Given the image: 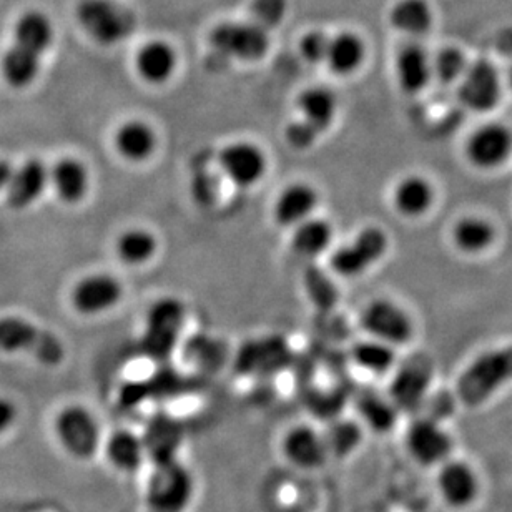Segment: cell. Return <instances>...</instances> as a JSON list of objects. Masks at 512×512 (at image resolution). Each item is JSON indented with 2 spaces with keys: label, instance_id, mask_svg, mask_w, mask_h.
Listing matches in <instances>:
<instances>
[{
  "label": "cell",
  "instance_id": "1",
  "mask_svg": "<svg viewBox=\"0 0 512 512\" xmlns=\"http://www.w3.org/2000/svg\"><path fill=\"white\" fill-rule=\"evenodd\" d=\"M52 24L40 12H27L15 25L14 45L5 54L2 74L14 89H25L39 75L40 57L52 44Z\"/></svg>",
  "mask_w": 512,
  "mask_h": 512
},
{
  "label": "cell",
  "instance_id": "2",
  "mask_svg": "<svg viewBox=\"0 0 512 512\" xmlns=\"http://www.w3.org/2000/svg\"><path fill=\"white\" fill-rule=\"evenodd\" d=\"M509 381H512V346L476 358L459 378L458 396L466 406L474 408L488 401Z\"/></svg>",
  "mask_w": 512,
  "mask_h": 512
},
{
  "label": "cell",
  "instance_id": "3",
  "mask_svg": "<svg viewBox=\"0 0 512 512\" xmlns=\"http://www.w3.org/2000/svg\"><path fill=\"white\" fill-rule=\"evenodd\" d=\"M0 351L27 353L47 366L59 365L65 356L59 336L17 316L0 320Z\"/></svg>",
  "mask_w": 512,
  "mask_h": 512
},
{
  "label": "cell",
  "instance_id": "4",
  "mask_svg": "<svg viewBox=\"0 0 512 512\" xmlns=\"http://www.w3.org/2000/svg\"><path fill=\"white\" fill-rule=\"evenodd\" d=\"M77 20L102 45H115L135 29V15L115 0H80Z\"/></svg>",
  "mask_w": 512,
  "mask_h": 512
},
{
  "label": "cell",
  "instance_id": "5",
  "mask_svg": "<svg viewBox=\"0 0 512 512\" xmlns=\"http://www.w3.org/2000/svg\"><path fill=\"white\" fill-rule=\"evenodd\" d=\"M55 434L65 453L79 461L94 458L102 446L99 421L80 404H70L60 411L55 419Z\"/></svg>",
  "mask_w": 512,
  "mask_h": 512
},
{
  "label": "cell",
  "instance_id": "6",
  "mask_svg": "<svg viewBox=\"0 0 512 512\" xmlns=\"http://www.w3.org/2000/svg\"><path fill=\"white\" fill-rule=\"evenodd\" d=\"M388 237L381 228H365L353 242L338 248L330 258L331 270L345 278H355L383 258Z\"/></svg>",
  "mask_w": 512,
  "mask_h": 512
},
{
  "label": "cell",
  "instance_id": "7",
  "mask_svg": "<svg viewBox=\"0 0 512 512\" xmlns=\"http://www.w3.org/2000/svg\"><path fill=\"white\" fill-rule=\"evenodd\" d=\"M210 44L223 57L258 60L266 54L268 32L253 22H225L213 29Z\"/></svg>",
  "mask_w": 512,
  "mask_h": 512
},
{
  "label": "cell",
  "instance_id": "8",
  "mask_svg": "<svg viewBox=\"0 0 512 512\" xmlns=\"http://www.w3.org/2000/svg\"><path fill=\"white\" fill-rule=\"evenodd\" d=\"M459 100L473 112H489L501 99V79L498 69L488 60L468 64L459 80Z\"/></svg>",
  "mask_w": 512,
  "mask_h": 512
},
{
  "label": "cell",
  "instance_id": "9",
  "mask_svg": "<svg viewBox=\"0 0 512 512\" xmlns=\"http://www.w3.org/2000/svg\"><path fill=\"white\" fill-rule=\"evenodd\" d=\"M361 326L386 345H404L413 336V323L403 308L388 300H376L361 313Z\"/></svg>",
  "mask_w": 512,
  "mask_h": 512
},
{
  "label": "cell",
  "instance_id": "10",
  "mask_svg": "<svg viewBox=\"0 0 512 512\" xmlns=\"http://www.w3.org/2000/svg\"><path fill=\"white\" fill-rule=\"evenodd\" d=\"M218 165L225 177L237 187L250 188L265 177L268 160L263 150L252 142H233L218 155Z\"/></svg>",
  "mask_w": 512,
  "mask_h": 512
},
{
  "label": "cell",
  "instance_id": "11",
  "mask_svg": "<svg viewBox=\"0 0 512 512\" xmlns=\"http://www.w3.org/2000/svg\"><path fill=\"white\" fill-rule=\"evenodd\" d=\"M124 296V286L115 276L94 273L85 276L72 290V305L80 315H102L119 305Z\"/></svg>",
  "mask_w": 512,
  "mask_h": 512
},
{
  "label": "cell",
  "instance_id": "12",
  "mask_svg": "<svg viewBox=\"0 0 512 512\" xmlns=\"http://www.w3.org/2000/svg\"><path fill=\"white\" fill-rule=\"evenodd\" d=\"M409 454L421 466H438L448 461L453 451V441L436 421L416 419L406 433Z\"/></svg>",
  "mask_w": 512,
  "mask_h": 512
},
{
  "label": "cell",
  "instance_id": "13",
  "mask_svg": "<svg viewBox=\"0 0 512 512\" xmlns=\"http://www.w3.org/2000/svg\"><path fill=\"white\" fill-rule=\"evenodd\" d=\"M192 481L185 469L173 461L158 463L148 496L158 511L178 512L187 506Z\"/></svg>",
  "mask_w": 512,
  "mask_h": 512
},
{
  "label": "cell",
  "instance_id": "14",
  "mask_svg": "<svg viewBox=\"0 0 512 512\" xmlns=\"http://www.w3.org/2000/svg\"><path fill=\"white\" fill-rule=\"evenodd\" d=\"M438 491L449 508L466 509L478 499V474L463 461H446L439 468Z\"/></svg>",
  "mask_w": 512,
  "mask_h": 512
},
{
  "label": "cell",
  "instance_id": "15",
  "mask_svg": "<svg viewBox=\"0 0 512 512\" xmlns=\"http://www.w3.org/2000/svg\"><path fill=\"white\" fill-rule=\"evenodd\" d=\"M512 152V132L503 124L478 128L469 138L466 153L479 168L499 167Z\"/></svg>",
  "mask_w": 512,
  "mask_h": 512
},
{
  "label": "cell",
  "instance_id": "16",
  "mask_svg": "<svg viewBox=\"0 0 512 512\" xmlns=\"http://www.w3.org/2000/svg\"><path fill=\"white\" fill-rule=\"evenodd\" d=\"M431 383V363L424 358H411L391 383V403L396 408L413 409L421 404Z\"/></svg>",
  "mask_w": 512,
  "mask_h": 512
},
{
  "label": "cell",
  "instance_id": "17",
  "mask_svg": "<svg viewBox=\"0 0 512 512\" xmlns=\"http://www.w3.org/2000/svg\"><path fill=\"white\" fill-rule=\"evenodd\" d=\"M283 454L293 466L300 469H316L328 458L323 434L311 426L291 428L281 443Z\"/></svg>",
  "mask_w": 512,
  "mask_h": 512
},
{
  "label": "cell",
  "instance_id": "18",
  "mask_svg": "<svg viewBox=\"0 0 512 512\" xmlns=\"http://www.w3.org/2000/svg\"><path fill=\"white\" fill-rule=\"evenodd\" d=\"M318 207V192L308 183H291L278 195L273 208L280 227L295 228L311 218Z\"/></svg>",
  "mask_w": 512,
  "mask_h": 512
},
{
  "label": "cell",
  "instance_id": "19",
  "mask_svg": "<svg viewBox=\"0 0 512 512\" xmlns=\"http://www.w3.org/2000/svg\"><path fill=\"white\" fill-rule=\"evenodd\" d=\"M49 183V170L39 160L25 162L19 170H14L7 185V203L14 210H25L34 205Z\"/></svg>",
  "mask_w": 512,
  "mask_h": 512
},
{
  "label": "cell",
  "instance_id": "20",
  "mask_svg": "<svg viewBox=\"0 0 512 512\" xmlns=\"http://www.w3.org/2000/svg\"><path fill=\"white\" fill-rule=\"evenodd\" d=\"M396 77L404 92L416 94L429 84L433 77L431 57L418 42H409L396 55Z\"/></svg>",
  "mask_w": 512,
  "mask_h": 512
},
{
  "label": "cell",
  "instance_id": "21",
  "mask_svg": "<svg viewBox=\"0 0 512 512\" xmlns=\"http://www.w3.org/2000/svg\"><path fill=\"white\" fill-rule=\"evenodd\" d=\"M49 182L54 185L60 200L69 205L82 202L90 188L89 168L77 158H62L49 172Z\"/></svg>",
  "mask_w": 512,
  "mask_h": 512
},
{
  "label": "cell",
  "instance_id": "22",
  "mask_svg": "<svg viewBox=\"0 0 512 512\" xmlns=\"http://www.w3.org/2000/svg\"><path fill=\"white\" fill-rule=\"evenodd\" d=\"M105 456L115 471L124 474L138 473L148 456L145 439L128 429H119L107 439Z\"/></svg>",
  "mask_w": 512,
  "mask_h": 512
},
{
  "label": "cell",
  "instance_id": "23",
  "mask_svg": "<svg viewBox=\"0 0 512 512\" xmlns=\"http://www.w3.org/2000/svg\"><path fill=\"white\" fill-rule=\"evenodd\" d=\"M115 148L127 162L142 163L152 157L157 148V133L142 120H130L115 132Z\"/></svg>",
  "mask_w": 512,
  "mask_h": 512
},
{
  "label": "cell",
  "instance_id": "24",
  "mask_svg": "<svg viewBox=\"0 0 512 512\" xmlns=\"http://www.w3.org/2000/svg\"><path fill=\"white\" fill-rule=\"evenodd\" d=\"M177 65V57L170 45L160 40L142 47L137 55L138 74L150 84H163L172 77Z\"/></svg>",
  "mask_w": 512,
  "mask_h": 512
},
{
  "label": "cell",
  "instance_id": "25",
  "mask_svg": "<svg viewBox=\"0 0 512 512\" xmlns=\"http://www.w3.org/2000/svg\"><path fill=\"white\" fill-rule=\"evenodd\" d=\"M298 109L303 115V122L323 133L331 127L336 115V97L326 87H311L298 99Z\"/></svg>",
  "mask_w": 512,
  "mask_h": 512
},
{
  "label": "cell",
  "instance_id": "26",
  "mask_svg": "<svg viewBox=\"0 0 512 512\" xmlns=\"http://www.w3.org/2000/svg\"><path fill=\"white\" fill-rule=\"evenodd\" d=\"M365 60V44L356 34L343 32L328 45V54L325 62L330 65L331 72L338 75H350L360 69Z\"/></svg>",
  "mask_w": 512,
  "mask_h": 512
},
{
  "label": "cell",
  "instance_id": "27",
  "mask_svg": "<svg viewBox=\"0 0 512 512\" xmlns=\"http://www.w3.org/2000/svg\"><path fill=\"white\" fill-rule=\"evenodd\" d=\"M394 207L406 217H419L428 212L434 200V190L428 180L406 177L394 188Z\"/></svg>",
  "mask_w": 512,
  "mask_h": 512
},
{
  "label": "cell",
  "instance_id": "28",
  "mask_svg": "<svg viewBox=\"0 0 512 512\" xmlns=\"http://www.w3.org/2000/svg\"><path fill=\"white\" fill-rule=\"evenodd\" d=\"M434 14L426 0H399L391 9V24L409 37H421L433 27Z\"/></svg>",
  "mask_w": 512,
  "mask_h": 512
},
{
  "label": "cell",
  "instance_id": "29",
  "mask_svg": "<svg viewBox=\"0 0 512 512\" xmlns=\"http://www.w3.org/2000/svg\"><path fill=\"white\" fill-rule=\"evenodd\" d=\"M158 250V240L145 228H128L115 242V252L125 265L140 266L152 260Z\"/></svg>",
  "mask_w": 512,
  "mask_h": 512
},
{
  "label": "cell",
  "instance_id": "30",
  "mask_svg": "<svg viewBox=\"0 0 512 512\" xmlns=\"http://www.w3.org/2000/svg\"><path fill=\"white\" fill-rule=\"evenodd\" d=\"M333 228L323 218H308L295 227L291 248L300 256H318L330 248Z\"/></svg>",
  "mask_w": 512,
  "mask_h": 512
},
{
  "label": "cell",
  "instance_id": "31",
  "mask_svg": "<svg viewBox=\"0 0 512 512\" xmlns=\"http://www.w3.org/2000/svg\"><path fill=\"white\" fill-rule=\"evenodd\" d=\"M494 227L488 220L479 217H466L459 220L454 228V243L464 253H481L494 242Z\"/></svg>",
  "mask_w": 512,
  "mask_h": 512
},
{
  "label": "cell",
  "instance_id": "32",
  "mask_svg": "<svg viewBox=\"0 0 512 512\" xmlns=\"http://www.w3.org/2000/svg\"><path fill=\"white\" fill-rule=\"evenodd\" d=\"M351 356L356 365L370 373H375V375H383L386 371L391 370L396 361L393 346L386 345L383 341L375 340V338L356 343L351 348Z\"/></svg>",
  "mask_w": 512,
  "mask_h": 512
},
{
  "label": "cell",
  "instance_id": "33",
  "mask_svg": "<svg viewBox=\"0 0 512 512\" xmlns=\"http://www.w3.org/2000/svg\"><path fill=\"white\" fill-rule=\"evenodd\" d=\"M358 411L376 433H389L398 418V408L378 394H365L358 401Z\"/></svg>",
  "mask_w": 512,
  "mask_h": 512
},
{
  "label": "cell",
  "instance_id": "34",
  "mask_svg": "<svg viewBox=\"0 0 512 512\" xmlns=\"http://www.w3.org/2000/svg\"><path fill=\"white\" fill-rule=\"evenodd\" d=\"M326 451L338 458H346L355 451L361 443V429L353 421H338L323 434Z\"/></svg>",
  "mask_w": 512,
  "mask_h": 512
},
{
  "label": "cell",
  "instance_id": "35",
  "mask_svg": "<svg viewBox=\"0 0 512 512\" xmlns=\"http://www.w3.org/2000/svg\"><path fill=\"white\" fill-rule=\"evenodd\" d=\"M431 67H433V77L441 80L443 84H453L463 77L464 70L468 69V60L461 50L446 47L439 50L438 55L431 59Z\"/></svg>",
  "mask_w": 512,
  "mask_h": 512
},
{
  "label": "cell",
  "instance_id": "36",
  "mask_svg": "<svg viewBox=\"0 0 512 512\" xmlns=\"http://www.w3.org/2000/svg\"><path fill=\"white\" fill-rule=\"evenodd\" d=\"M286 7V0H253L252 22L266 32L275 29L285 19Z\"/></svg>",
  "mask_w": 512,
  "mask_h": 512
},
{
  "label": "cell",
  "instance_id": "37",
  "mask_svg": "<svg viewBox=\"0 0 512 512\" xmlns=\"http://www.w3.org/2000/svg\"><path fill=\"white\" fill-rule=\"evenodd\" d=\"M328 45H330V39L323 32H310L301 40V54L311 64H320L326 60Z\"/></svg>",
  "mask_w": 512,
  "mask_h": 512
},
{
  "label": "cell",
  "instance_id": "38",
  "mask_svg": "<svg viewBox=\"0 0 512 512\" xmlns=\"http://www.w3.org/2000/svg\"><path fill=\"white\" fill-rule=\"evenodd\" d=\"M286 142L290 143V147L295 150H306L316 142V138L320 137V133L316 132L315 128L298 120L293 124L288 125L285 132Z\"/></svg>",
  "mask_w": 512,
  "mask_h": 512
},
{
  "label": "cell",
  "instance_id": "39",
  "mask_svg": "<svg viewBox=\"0 0 512 512\" xmlns=\"http://www.w3.org/2000/svg\"><path fill=\"white\" fill-rule=\"evenodd\" d=\"M17 419V409L9 399L0 398V434L7 433Z\"/></svg>",
  "mask_w": 512,
  "mask_h": 512
},
{
  "label": "cell",
  "instance_id": "40",
  "mask_svg": "<svg viewBox=\"0 0 512 512\" xmlns=\"http://www.w3.org/2000/svg\"><path fill=\"white\" fill-rule=\"evenodd\" d=\"M12 173H14V170H12V167H10L9 163L2 162V160H0V190L9 185L10 178H12Z\"/></svg>",
  "mask_w": 512,
  "mask_h": 512
},
{
  "label": "cell",
  "instance_id": "41",
  "mask_svg": "<svg viewBox=\"0 0 512 512\" xmlns=\"http://www.w3.org/2000/svg\"><path fill=\"white\" fill-rule=\"evenodd\" d=\"M509 82H511V87H512V70H511V75H509Z\"/></svg>",
  "mask_w": 512,
  "mask_h": 512
}]
</instances>
